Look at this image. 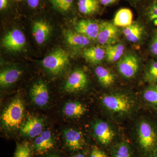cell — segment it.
Wrapping results in <instances>:
<instances>
[{"instance_id": "obj_1", "label": "cell", "mask_w": 157, "mask_h": 157, "mask_svg": "<svg viewBox=\"0 0 157 157\" xmlns=\"http://www.w3.org/2000/svg\"><path fill=\"white\" fill-rule=\"evenodd\" d=\"M25 106L20 98L14 99L6 107L1 115V121L4 128L9 131L20 129L24 115Z\"/></svg>"}, {"instance_id": "obj_2", "label": "cell", "mask_w": 157, "mask_h": 157, "mask_svg": "<svg viewBox=\"0 0 157 157\" xmlns=\"http://www.w3.org/2000/svg\"><path fill=\"white\" fill-rule=\"evenodd\" d=\"M69 63V56L61 48H58L44 58L41 61L43 67L54 75L61 74Z\"/></svg>"}, {"instance_id": "obj_3", "label": "cell", "mask_w": 157, "mask_h": 157, "mask_svg": "<svg viewBox=\"0 0 157 157\" xmlns=\"http://www.w3.org/2000/svg\"><path fill=\"white\" fill-rule=\"evenodd\" d=\"M138 140L141 148L147 152L154 151L157 148V134L151 125L141 122L138 130Z\"/></svg>"}, {"instance_id": "obj_4", "label": "cell", "mask_w": 157, "mask_h": 157, "mask_svg": "<svg viewBox=\"0 0 157 157\" xmlns=\"http://www.w3.org/2000/svg\"><path fill=\"white\" fill-rule=\"evenodd\" d=\"M119 32L113 23L103 21L100 23V29L97 41L102 46L116 44L119 41Z\"/></svg>"}, {"instance_id": "obj_5", "label": "cell", "mask_w": 157, "mask_h": 157, "mask_svg": "<svg viewBox=\"0 0 157 157\" xmlns=\"http://www.w3.org/2000/svg\"><path fill=\"white\" fill-rule=\"evenodd\" d=\"M102 103L107 109L114 113H127L132 109L130 99L125 95L114 94L104 96Z\"/></svg>"}, {"instance_id": "obj_6", "label": "cell", "mask_w": 157, "mask_h": 157, "mask_svg": "<svg viewBox=\"0 0 157 157\" xmlns=\"http://www.w3.org/2000/svg\"><path fill=\"white\" fill-rule=\"evenodd\" d=\"M139 59L135 54L129 52L123 56L117 62V67L122 76L130 78L136 75L139 69Z\"/></svg>"}, {"instance_id": "obj_7", "label": "cell", "mask_w": 157, "mask_h": 157, "mask_svg": "<svg viewBox=\"0 0 157 157\" xmlns=\"http://www.w3.org/2000/svg\"><path fill=\"white\" fill-rule=\"evenodd\" d=\"M25 36L21 31L14 29L6 34L2 40L3 46L11 51H19L25 46Z\"/></svg>"}, {"instance_id": "obj_8", "label": "cell", "mask_w": 157, "mask_h": 157, "mask_svg": "<svg viewBox=\"0 0 157 157\" xmlns=\"http://www.w3.org/2000/svg\"><path fill=\"white\" fill-rule=\"evenodd\" d=\"M76 32L85 36L91 41H96L100 29V23L89 19H82L74 24Z\"/></svg>"}, {"instance_id": "obj_9", "label": "cell", "mask_w": 157, "mask_h": 157, "mask_svg": "<svg viewBox=\"0 0 157 157\" xmlns=\"http://www.w3.org/2000/svg\"><path fill=\"white\" fill-rule=\"evenodd\" d=\"M87 83V76L80 69L74 70L68 77L64 86L65 91L74 93L85 88Z\"/></svg>"}, {"instance_id": "obj_10", "label": "cell", "mask_w": 157, "mask_h": 157, "mask_svg": "<svg viewBox=\"0 0 157 157\" xmlns=\"http://www.w3.org/2000/svg\"><path fill=\"white\" fill-rule=\"evenodd\" d=\"M29 95L32 101L37 106L44 107L48 103L49 93L44 82L39 81L34 83L30 90Z\"/></svg>"}, {"instance_id": "obj_11", "label": "cell", "mask_w": 157, "mask_h": 157, "mask_svg": "<svg viewBox=\"0 0 157 157\" xmlns=\"http://www.w3.org/2000/svg\"><path fill=\"white\" fill-rule=\"evenodd\" d=\"M43 130V124L42 120L38 117H32L22 123L20 132L22 136L33 138L41 135Z\"/></svg>"}, {"instance_id": "obj_12", "label": "cell", "mask_w": 157, "mask_h": 157, "mask_svg": "<svg viewBox=\"0 0 157 157\" xmlns=\"http://www.w3.org/2000/svg\"><path fill=\"white\" fill-rule=\"evenodd\" d=\"M63 134L65 143L70 150L76 151L83 148L86 141L81 132L73 129H67L64 130Z\"/></svg>"}, {"instance_id": "obj_13", "label": "cell", "mask_w": 157, "mask_h": 157, "mask_svg": "<svg viewBox=\"0 0 157 157\" xmlns=\"http://www.w3.org/2000/svg\"><path fill=\"white\" fill-rule=\"evenodd\" d=\"M55 141L51 132L49 130L43 131L41 135L36 137L34 148L36 153L43 155L54 148Z\"/></svg>"}, {"instance_id": "obj_14", "label": "cell", "mask_w": 157, "mask_h": 157, "mask_svg": "<svg viewBox=\"0 0 157 157\" xmlns=\"http://www.w3.org/2000/svg\"><path fill=\"white\" fill-rule=\"evenodd\" d=\"M94 132L98 141L103 145H107L112 142L114 133L108 124L100 121L95 124Z\"/></svg>"}, {"instance_id": "obj_15", "label": "cell", "mask_w": 157, "mask_h": 157, "mask_svg": "<svg viewBox=\"0 0 157 157\" xmlns=\"http://www.w3.org/2000/svg\"><path fill=\"white\" fill-rule=\"evenodd\" d=\"M64 36L67 44L70 47L75 49L86 48L90 43L91 40L87 37L70 30L64 31Z\"/></svg>"}, {"instance_id": "obj_16", "label": "cell", "mask_w": 157, "mask_h": 157, "mask_svg": "<svg viewBox=\"0 0 157 157\" xmlns=\"http://www.w3.org/2000/svg\"><path fill=\"white\" fill-rule=\"evenodd\" d=\"M51 31V27L48 23L41 20L34 23L33 35L36 42L39 45H42L48 39Z\"/></svg>"}, {"instance_id": "obj_17", "label": "cell", "mask_w": 157, "mask_h": 157, "mask_svg": "<svg viewBox=\"0 0 157 157\" xmlns=\"http://www.w3.org/2000/svg\"><path fill=\"white\" fill-rule=\"evenodd\" d=\"M106 51L102 45L91 46L85 48L82 52L84 59L90 63L98 64L105 58Z\"/></svg>"}, {"instance_id": "obj_18", "label": "cell", "mask_w": 157, "mask_h": 157, "mask_svg": "<svg viewBox=\"0 0 157 157\" xmlns=\"http://www.w3.org/2000/svg\"><path fill=\"white\" fill-rule=\"evenodd\" d=\"M101 3L98 0H78L77 7L78 12L85 16H92L101 10Z\"/></svg>"}, {"instance_id": "obj_19", "label": "cell", "mask_w": 157, "mask_h": 157, "mask_svg": "<svg viewBox=\"0 0 157 157\" xmlns=\"http://www.w3.org/2000/svg\"><path fill=\"white\" fill-rule=\"evenodd\" d=\"M23 73L21 69L16 67L6 68L0 73V85L6 87L13 84L18 80Z\"/></svg>"}, {"instance_id": "obj_20", "label": "cell", "mask_w": 157, "mask_h": 157, "mask_svg": "<svg viewBox=\"0 0 157 157\" xmlns=\"http://www.w3.org/2000/svg\"><path fill=\"white\" fill-rule=\"evenodd\" d=\"M144 32L143 27L137 22H133L131 25L124 28L123 30L127 40L132 43L139 42L142 38Z\"/></svg>"}, {"instance_id": "obj_21", "label": "cell", "mask_w": 157, "mask_h": 157, "mask_svg": "<svg viewBox=\"0 0 157 157\" xmlns=\"http://www.w3.org/2000/svg\"><path fill=\"white\" fill-rule=\"evenodd\" d=\"M54 11L63 15L73 12L75 8V0H46Z\"/></svg>"}, {"instance_id": "obj_22", "label": "cell", "mask_w": 157, "mask_h": 157, "mask_svg": "<svg viewBox=\"0 0 157 157\" xmlns=\"http://www.w3.org/2000/svg\"><path fill=\"white\" fill-rule=\"evenodd\" d=\"M66 116L70 118H78L84 115L86 109L83 104L77 101H71L65 104L63 109Z\"/></svg>"}, {"instance_id": "obj_23", "label": "cell", "mask_w": 157, "mask_h": 157, "mask_svg": "<svg viewBox=\"0 0 157 157\" xmlns=\"http://www.w3.org/2000/svg\"><path fill=\"white\" fill-rule=\"evenodd\" d=\"M105 59L109 63L118 62L123 56L125 47L123 44L117 43L108 45L105 48Z\"/></svg>"}, {"instance_id": "obj_24", "label": "cell", "mask_w": 157, "mask_h": 157, "mask_svg": "<svg viewBox=\"0 0 157 157\" xmlns=\"http://www.w3.org/2000/svg\"><path fill=\"white\" fill-rule=\"evenodd\" d=\"M133 14L130 9L123 8L117 11L113 23L117 27L125 28L133 23Z\"/></svg>"}, {"instance_id": "obj_25", "label": "cell", "mask_w": 157, "mask_h": 157, "mask_svg": "<svg viewBox=\"0 0 157 157\" xmlns=\"http://www.w3.org/2000/svg\"><path fill=\"white\" fill-rule=\"evenodd\" d=\"M95 73L101 84L105 87H109L113 84L115 77L110 70L103 67H98Z\"/></svg>"}, {"instance_id": "obj_26", "label": "cell", "mask_w": 157, "mask_h": 157, "mask_svg": "<svg viewBox=\"0 0 157 157\" xmlns=\"http://www.w3.org/2000/svg\"><path fill=\"white\" fill-rule=\"evenodd\" d=\"M145 81L150 83L157 82V60H152L147 68L144 76Z\"/></svg>"}, {"instance_id": "obj_27", "label": "cell", "mask_w": 157, "mask_h": 157, "mask_svg": "<svg viewBox=\"0 0 157 157\" xmlns=\"http://www.w3.org/2000/svg\"><path fill=\"white\" fill-rule=\"evenodd\" d=\"M143 97L148 103L157 105V85H153L147 88L144 93Z\"/></svg>"}, {"instance_id": "obj_28", "label": "cell", "mask_w": 157, "mask_h": 157, "mask_svg": "<svg viewBox=\"0 0 157 157\" xmlns=\"http://www.w3.org/2000/svg\"><path fill=\"white\" fill-rule=\"evenodd\" d=\"M144 14L147 19L153 21L157 18V0H152L144 8Z\"/></svg>"}, {"instance_id": "obj_29", "label": "cell", "mask_w": 157, "mask_h": 157, "mask_svg": "<svg viewBox=\"0 0 157 157\" xmlns=\"http://www.w3.org/2000/svg\"><path fill=\"white\" fill-rule=\"evenodd\" d=\"M114 157H131L130 147L127 144L121 143L116 146L113 151Z\"/></svg>"}, {"instance_id": "obj_30", "label": "cell", "mask_w": 157, "mask_h": 157, "mask_svg": "<svg viewBox=\"0 0 157 157\" xmlns=\"http://www.w3.org/2000/svg\"><path fill=\"white\" fill-rule=\"evenodd\" d=\"M31 149L27 144H19L16 147L14 157H31Z\"/></svg>"}, {"instance_id": "obj_31", "label": "cell", "mask_w": 157, "mask_h": 157, "mask_svg": "<svg viewBox=\"0 0 157 157\" xmlns=\"http://www.w3.org/2000/svg\"><path fill=\"white\" fill-rule=\"evenodd\" d=\"M29 9L36 11L41 7L42 0H18Z\"/></svg>"}, {"instance_id": "obj_32", "label": "cell", "mask_w": 157, "mask_h": 157, "mask_svg": "<svg viewBox=\"0 0 157 157\" xmlns=\"http://www.w3.org/2000/svg\"><path fill=\"white\" fill-rule=\"evenodd\" d=\"M150 51L152 55L157 57V32L152 38L150 45Z\"/></svg>"}, {"instance_id": "obj_33", "label": "cell", "mask_w": 157, "mask_h": 157, "mask_svg": "<svg viewBox=\"0 0 157 157\" xmlns=\"http://www.w3.org/2000/svg\"><path fill=\"white\" fill-rule=\"evenodd\" d=\"M90 157H109L104 151L98 149L93 150Z\"/></svg>"}, {"instance_id": "obj_34", "label": "cell", "mask_w": 157, "mask_h": 157, "mask_svg": "<svg viewBox=\"0 0 157 157\" xmlns=\"http://www.w3.org/2000/svg\"><path fill=\"white\" fill-rule=\"evenodd\" d=\"M98 1L102 6H109L115 4L119 0H98Z\"/></svg>"}, {"instance_id": "obj_35", "label": "cell", "mask_w": 157, "mask_h": 157, "mask_svg": "<svg viewBox=\"0 0 157 157\" xmlns=\"http://www.w3.org/2000/svg\"><path fill=\"white\" fill-rule=\"evenodd\" d=\"M128 1L133 5H137L140 4L145 0H128Z\"/></svg>"}, {"instance_id": "obj_36", "label": "cell", "mask_w": 157, "mask_h": 157, "mask_svg": "<svg viewBox=\"0 0 157 157\" xmlns=\"http://www.w3.org/2000/svg\"><path fill=\"white\" fill-rule=\"evenodd\" d=\"M61 157L59 155L57 154H50L49 155H48L46 156V157Z\"/></svg>"}, {"instance_id": "obj_37", "label": "cell", "mask_w": 157, "mask_h": 157, "mask_svg": "<svg viewBox=\"0 0 157 157\" xmlns=\"http://www.w3.org/2000/svg\"><path fill=\"white\" fill-rule=\"evenodd\" d=\"M73 157H85L83 155L81 154H78L76 155H75Z\"/></svg>"}, {"instance_id": "obj_38", "label": "cell", "mask_w": 157, "mask_h": 157, "mask_svg": "<svg viewBox=\"0 0 157 157\" xmlns=\"http://www.w3.org/2000/svg\"><path fill=\"white\" fill-rule=\"evenodd\" d=\"M154 157H157V155H156Z\"/></svg>"}]
</instances>
